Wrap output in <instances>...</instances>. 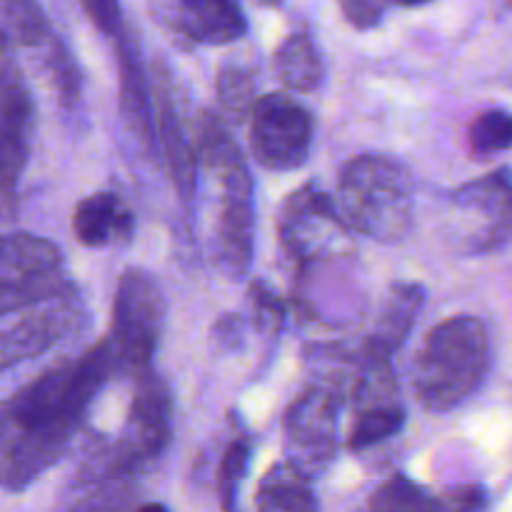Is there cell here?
<instances>
[{
    "mask_svg": "<svg viewBox=\"0 0 512 512\" xmlns=\"http://www.w3.org/2000/svg\"><path fill=\"white\" fill-rule=\"evenodd\" d=\"M115 373L108 343L45 370L0 403V488L23 490L63 458L90 403Z\"/></svg>",
    "mask_w": 512,
    "mask_h": 512,
    "instance_id": "cell-1",
    "label": "cell"
},
{
    "mask_svg": "<svg viewBox=\"0 0 512 512\" xmlns=\"http://www.w3.org/2000/svg\"><path fill=\"white\" fill-rule=\"evenodd\" d=\"M490 335L480 318L455 315L435 325L413 365V388L430 413H448L478 393L490 373Z\"/></svg>",
    "mask_w": 512,
    "mask_h": 512,
    "instance_id": "cell-2",
    "label": "cell"
},
{
    "mask_svg": "<svg viewBox=\"0 0 512 512\" xmlns=\"http://www.w3.org/2000/svg\"><path fill=\"white\" fill-rule=\"evenodd\" d=\"M333 208L345 230L398 243L413 220V185L398 160L385 155H358L340 170Z\"/></svg>",
    "mask_w": 512,
    "mask_h": 512,
    "instance_id": "cell-3",
    "label": "cell"
},
{
    "mask_svg": "<svg viewBox=\"0 0 512 512\" xmlns=\"http://www.w3.org/2000/svg\"><path fill=\"white\" fill-rule=\"evenodd\" d=\"M203 160L220 178V213L215 225V258L230 278H245L253 258V180L238 145L218 120L203 125Z\"/></svg>",
    "mask_w": 512,
    "mask_h": 512,
    "instance_id": "cell-4",
    "label": "cell"
},
{
    "mask_svg": "<svg viewBox=\"0 0 512 512\" xmlns=\"http://www.w3.org/2000/svg\"><path fill=\"white\" fill-rule=\"evenodd\" d=\"M85 318L68 280L0 305V373L48 353Z\"/></svg>",
    "mask_w": 512,
    "mask_h": 512,
    "instance_id": "cell-5",
    "label": "cell"
},
{
    "mask_svg": "<svg viewBox=\"0 0 512 512\" xmlns=\"http://www.w3.org/2000/svg\"><path fill=\"white\" fill-rule=\"evenodd\" d=\"M163 315L165 300L158 280L148 270H125L115 288L113 330L105 340L118 373H133V378L150 373Z\"/></svg>",
    "mask_w": 512,
    "mask_h": 512,
    "instance_id": "cell-6",
    "label": "cell"
},
{
    "mask_svg": "<svg viewBox=\"0 0 512 512\" xmlns=\"http://www.w3.org/2000/svg\"><path fill=\"white\" fill-rule=\"evenodd\" d=\"M250 150L263 168L288 173L308 160L313 118L288 95H265L250 110Z\"/></svg>",
    "mask_w": 512,
    "mask_h": 512,
    "instance_id": "cell-7",
    "label": "cell"
},
{
    "mask_svg": "<svg viewBox=\"0 0 512 512\" xmlns=\"http://www.w3.org/2000/svg\"><path fill=\"white\" fill-rule=\"evenodd\" d=\"M338 450V395L328 388L305 390L285 415V463L308 480L333 463Z\"/></svg>",
    "mask_w": 512,
    "mask_h": 512,
    "instance_id": "cell-8",
    "label": "cell"
},
{
    "mask_svg": "<svg viewBox=\"0 0 512 512\" xmlns=\"http://www.w3.org/2000/svg\"><path fill=\"white\" fill-rule=\"evenodd\" d=\"M343 233L345 225L335 213L333 200L318 185H305L285 200L280 240L285 253L300 268H310L315 260L333 253L335 243L343 240L340 238Z\"/></svg>",
    "mask_w": 512,
    "mask_h": 512,
    "instance_id": "cell-9",
    "label": "cell"
},
{
    "mask_svg": "<svg viewBox=\"0 0 512 512\" xmlns=\"http://www.w3.org/2000/svg\"><path fill=\"white\" fill-rule=\"evenodd\" d=\"M33 103L18 75L0 68V225L18 210V180L30 153Z\"/></svg>",
    "mask_w": 512,
    "mask_h": 512,
    "instance_id": "cell-10",
    "label": "cell"
},
{
    "mask_svg": "<svg viewBox=\"0 0 512 512\" xmlns=\"http://www.w3.org/2000/svg\"><path fill=\"white\" fill-rule=\"evenodd\" d=\"M170 395L168 388L160 383L155 375H143L138 380L133 405H130L128 423H125L120 443L115 448L118 468L130 473V470L145 468L153 463L165 448L173 428H170Z\"/></svg>",
    "mask_w": 512,
    "mask_h": 512,
    "instance_id": "cell-11",
    "label": "cell"
},
{
    "mask_svg": "<svg viewBox=\"0 0 512 512\" xmlns=\"http://www.w3.org/2000/svg\"><path fill=\"white\" fill-rule=\"evenodd\" d=\"M63 278V253L28 233H0V305L40 293Z\"/></svg>",
    "mask_w": 512,
    "mask_h": 512,
    "instance_id": "cell-12",
    "label": "cell"
},
{
    "mask_svg": "<svg viewBox=\"0 0 512 512\" xmlns=\"http://www.w3.org/2000/svg\"><path fill=\"white\" fill-rule=\"evenodd\" d=\"M510 198L508 168H500L498 173L488 175V178L463 185L453 195L455 210L478 223L473 228L470 248L490 250L505 243L510 233Z\"/></svg>",
    "mask_w": 512,
    "mask_h": 512,
    "instance_id": "cell-13",
    "label": "cell"
},
{
    "mask_svg": "<svg viewBox=\"0 0 512 512\" xmlns=\"http://www.w3.org/2000/svg\"><path fill=\"white\" fill-rule=\"evenodd\" d=\"M483 503L485 493L473 485L445 495H430L413 480L398 475L370 498L365 512H478Z\"/></svg>",
    "mask_w": 512,
    "mask_h": 512,
    "instance_id": "cell-14",
    "label": "cell"
},
{
    "mask_svg": "<svg viewBox=\"0 0 512 512\" xmlns=\"http://www.w3.org/2000/svg\"><path fill=\"white\" fill-rule=\"evenodd\" d=\"M425 300V290L415 283L393 285L385 295L383 305L378 310L373 330H370L368 345H365V358H385L403 345L408 333L415 325V315L420 313Z\"/></svg>",
    "mask_w": 512,
    "mask_h": 512,
    "instance_id": "cell-15",
    "label": "cell"
},
{
    "mask_svg": "<svg viewBox=\"0 0 512 512\" xmlns=\"http://www.w3.org/2000/svg\"><path fill=\"white\" fill-rule=\"evenodd\" d=\"M183 30L198 43L225 45L248 33L240 0H178Z\"/></svg>",
    "mask_w": 512,
    "mask_h": 512,
    "instance_id": "cell-16",
    "label": "cell"
},
{
    "mask_svg": "<svg viewBox=\"0 0 512 512\" xmlns=\"http://www.w3.org/2000/svg\"><path fill=\"white\" fill-rule=\"evenodd\" d=\"M73 230L85 248H105L133 233V215L113 193H95L80 200L73 213Z\"/></svg>",
    "mask_w": 512,
    "mask_h": 512,
    "instance_id": "cell-17",
    "label": "cell"
},
{
    "mask_svg": "<svg viewBox=\"0 0 512 512\" xmlns=\"http://www.w3.org/2000/svg\"><path fill=\"white\" fill-rule=\"evenodd\" d=\"M275 70H278L285 88L293 90V93L318 90L325 75L318 43L308 33L288 35L275 53Z\"/></svg>",
    "mask_w": 512,
    "mask_h": 512,
    "instance_id": "cell-18",
    "label": "cell"
},
{
    "mask_svg": "<svg viewBox=\"0 0 512 512\" xmlns=\"http://www.w3.org/2000/svg\"><path fill=\"white\" fill-rule=\"evenodd\" d=\"M258 512H318V498L305 475L280 463L260 483Z\"/></svg>",
    "mask_w": 512,
    "mask_h": 512,
    "instance_id": "cell-19",
    "label": "cell"
},
{
    "mask_svg": "<svg viewBox=\"0 0 512 512\" xmlns=\"http://www.w3.org/2000/svg\"><path fill=\"white\" fill-rule=\"evenodd\" d=\"M405 408L403 403L373 405V408L355 410V425L350 428V450H368L383 440L395 438L403 430Z\"/></svg>",
    "mask_w": 512,
    "mask_h": 512,
    "instance_id": "cell-20",
    "label": "cell"
},
{
    "mask_svg": "<svg viewBox=\"0 0 512 512\" xmlns=\"http://www.w3.org/2000/svg\"><path fill=\"white\" fill-rule=\"evenodd\" d=\"M0 20L20 45H38L48 38V20L38 0H0Z\"/></svg>",
    "mask_w": 512,
    "mask_h": 512,
    "instance_id": "cell-21",
    "label": "cell"
},
{
    "mask_svg": "<svg viewBox=\"0 0 512 512\" xmlns=\"http://www.w3.org/2000/svg\"><path fill=\"white\" fill-rule=\"evenodd\" d=\"M512 143V120L505 108L485 110L470 125V150L478 158L505 153Z\"/></svg>",
    "mask_w": 512,
    "mask_h": 512,
    "instance_id": "cell-22",
    "label": "cell"
},
{
    "mask_svg": "<svg viewBox=\"0 0 512 512\" xmlns=\"http://www.w3.org/2000/svg\"><path fill=\"white\" fill-rule=\"evenodd\" d=\"M218 100L233 118H243L255 105V75L248 65L228 63L218 75Z\"/></svg>",
    "mask_w": 512,
    "mask_h": 512,
    "instance_id": "cell-23",
    "label": "cell"
},
{
    "mask_svg": "<svg viewBox=\"0 0 512 512\" xmlns=\"http://www.w3.org/2000/svg\"><path fill=\"white\" fill-rule=\"evenodd\" d=\"M250 465V445L245 440H235L228 445L223 460H220L218 468V498L225 512H233L235 498H238L240 483L248 475Z\"/></svg>",
    "mask_w": 512,
    "mask_h": 512,
    "instance_id": "cell-24",
    "label": "cell"
},
{
    "mask_svg": "<svg viewBox=\"0 0 512 512\" xmlns=\"http://www.w3.org/2000/svg\"><path fill=\"white\" fill-rule=\"evenodd\" d=\"M80 8L85 10L95 28L105 35H115L118 38L123 33V10H120V0H78Z\"/></svg>",
    "mask_w": 512,
    "mask_h": 512,
    "instance_id": "cell-25",
    "label": "cell"
},
{
    "mask_svg": "<svg viewBox=\"0 0 512 512\" xmlns=\"http://www.w3.org/2000/svg\"><path fill=\"white\" fill-rule=\"evenodd\" d=\"M250 305H253L258 325H263V328L268 330H278L280 325H283V303H280V300L275 298V293H270L263 283L250 285Z\"/></svg>",
    "mask_w": 512,
    "mask_h": 512,
    "instance_id": "cell-26",
    "label": "cell"
},
{
    "mask_svg": "<svg viewBox=\"0 0 512 512\" xmlns=\"http://www.w3.org/2000/svg\"><path fill=\"white\" fill-rule=\"evenodd\" d=\"M350 25L360 30L375 28L385 13V0H338Z\"/></svg>",
    "mask_w": 512,
    "mask_h": 512,
    "instance_id": "cell-27",
    "label": "cell"
},
{
    "mask_svg": "<svg viewBox=\"0 0 512 512\" xmlns=\"http://www.w3.org/2000/svg\"><path fill=\"white\" fill-rule=\"evenodd\" d=\"M243 333H245V325L240 315H223L213 328L215 343L223 345V348L228 350L238 348L240 340H243Z\"/></svg>",
    "mask_w": 512,
    "mask_h": 512,
    "instance_id": "cell-28",
    "label": "cell"
},
{
    "mask_svg": "<svg viewBox=\"0 0 512 512\" xmlns=\"http://www.w3.org/2000/svg\"><path fill=\"white\" fill-rule=\"evenodd\" d=\"M385 3H395V5H403V8H415V5H423V3H430V0H385Z\"/></svg>",
    "mask_w": 512,
    "mask_h": 512,
    "instance_id": "cell-29",
    "label": "cell"
},
{
    "mask_svg": "<svg viewBox=\"0 0 512 512\" xmlns=\"http://www.w3.org/2000/svg\"><path fill=\"white\" fill-rule=\"evenodd\" d=\"M138 512H168V508H165V505H160V503H148V505H143V508H140Z\"/></svg>",
    "mask_w": 512,
    "mask_h": 512,
    "instance_id": "cell-30",
    "label": "cell"
}]
</instances>
